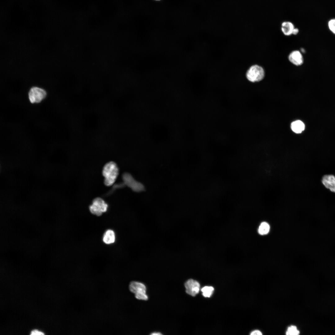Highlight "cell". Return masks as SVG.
I'll return each instance as SVG.
<instances>
[{
    "instance_id": "6da1fadb",
    "label": "cell",
    "mask_w": 335,
    "mask_h": 335,
    "mask_svg": "<svg viewBox=\"0 0 335 335\" xmlns=\"http://www.w3.org/2000/svg\"><path fill=\"white\" fill-rule=\"evenodd\" d=\"M118 168L114 162L111 161L105 164L102 171L105 184L107 186L113 184L118 176Z\"/></svg>"
},
{
    "instance_id": "7a4b0ae2",
    "label": "cell",
    "mask_w": 335,
    "mask_h": 335,
    "mask_svg": "<svg viewBox=\"0 0 335 335\" xmlns=\"http://www.w3.org/2000/svg\"><path fill=\"white\" fill-rule=\"evenodd\" d=\"M265 74L264 70L261 66L255 65L248 69L246 73V77L251 82H258L264 78Z\"/></svg>"
},
{
    "instance_id": "3957f363",
    "label": "cell",
    "mask_w": 335,
    "mask_h": 335,
    "mask_svg": "<svg viewBox=\"0 0 335 335\" xmlns=\"http://www.w3.org/2000/svg\"><path fill=\"white\" fill-rule=\"evenodd\" d=\"M129 288L130 291L135 294L137 299L143 300H148V297L146 294V288L144 284L132 281L130 283Z\"/></svg>"
},
{
    "instance_id": "277c9868",
    "label": "cell",
    "mask_w": 335,
    "mask_h": 335,
    "mask_svg": "<svg viewBox=\"0 0 335 335\" xmlns=\"http://www.w3.org/2000/svg\"><path fill=\"white\" fill-rule=\"evenodd\" d=\"M108 207L107 204L103 199L97 198L93 201L92 204L89 206V210L92 214L100 216L106 212Z\"/></svg>"
},
{
    "instance_id": "5b68a950",
    "label": "cell",
    "mask_w": 335,
    "mask_h": 335,
    "mask_svg": "<svg viewBox=\"0 0 335 335\" xmlns=\"http://www.w3.org/2000/svg\"><path fill=\"white\" fill-rule=\"evenodd\" d=\"M46 96L47 93L44 90L36 87H32L28 93L29 100L30 102L33 104L40 103Z\"/></svg>"
},
{
    "instance_id": "8992f818",
    "label": "cell",
    "mask_w": 335,
    "mask_h": 335,
    "mask_svg": "<svg viewBox=\"0 0 335 335\" xmlns=\"http://www.w3.org/2000/svg\"><path fill=\"white\" fill-rule=\"evenodd\" d=\"M124 183L135 191H141L144 189L142 185L137 181L129 174L125 173L123 176Z\"/></svg>"
},
{
    "instance_id": "52a82bcc",
    "label": "cell",
    "mask_w": 335,
    "mask_h": 335,
    "mask_svg": "<svg viewBox=\"0 0 335 335\" xmlns=\"http://www.w3.org/2000/svg\"><path fill=\"white\" fill-rule=\"evenodd\" d=\"M185 286L186 293L192 296H195L199 292L200 284L196 280L189 279L185 283Z\"/></svg>"
},
{
    "instance_id": "ba28073f",
    "label": "cell",
    "mask_w": 335,
    "mask_h": 335,
    "mask_svg": "<svg viewBox=\"0 0 335 335\" xmlns=\"http://www.w3.org/2000/svg\"><path fill=\"white\" fill-rule=\"evenodd\" d=\"M322 182L326 188L335 193V176L334 175H324L322 178Z\"/></svg>"
},
{
    "instance_id": "9c48e42d",
    "label": "cell",
    "mask_w": 335,
    "mask_h": 335,
    "mask_svg": "<svg viewBox=\"0 0 335 335\" xmlns=\"http://www.w3.org/2000/svg\"><path fill=\"white\" fill-rule=\"evenodd\" d=\"M288 59L291 63L296 66L302 65L303 62L302 54L297 50L293 51L290 53L288 56Z\"/></svg>"
},
{
    "instance_id": "30bf717a",
    "label": "cell",
    "mask_w": 335,
    "mask_h": 335,
    "mask_svg": "<svg viewBox=\"0 0 335 335\" xmlns=\"http://www.w3.org/2000/svg\"><path fill=\"white\" fill-rule=\"evenodd\" d=\"M294 28V25L290 21H285L283 22L281 24V31L286 36L292 34Z\"/></svg>"
},
{
    "instance_id": "8fae6325",
    "label": "cell",
    "mask_w": 335,
    "mask_h": 335,
    "mask_svg": "<svg viewBox=\"0 0 335 335\" xmlns=\"http://www.w3.org/2000/svg\"><path fill=\"white\" fill-rule=\"evenodd\" d=\"M115 234L112 230H108L104 233L103 241L105 243L107 244H111L115 242Z\"/></svg>"
},
{
    "instance_id": "7c38bea8",
    "label": "cell",
    "mask_w": 335,
    "mask_h": 335,
    "mask_svg": "<svg viewBox=\"0 0 335 335\" xmlns=\"http://www.w3.org/2000/svg\"><path fill=\"white\" fill-rule=\"evenodd\" d=\"M305 126L303 123L300 120H297L292 123L291 128L292 131L296 133H301L305 129Z\"/></svg>"
},
{
    "instance_id": "4fadbf2b",
    "label": "cell",
    "mask_w": 335,
    "mask_h": 335,
    "mask_svg": "<svg viewBox=\"0 0 335 335\" xmlns=\"http://www.w3.org/2000/svg\"><path fill=\"white\" fill-rule=\"evenodd\" d=\"M270 230V226L269 224L266 222H262L260 226L258 232L261 235L266 234L268 233Z\"/></svg>"
},
{
    "instance_id": "5bb4252c",
    "label": "cell",
    "mask_w": 335,
    "mask_h": 335,
    "mask_svg": "<svg viewBox=\"0 0 335 335\" xmlns=\"http://www.w3.org/2000/svg\"><path fill=\"white\" fill-rule=\"evenodd\" d=\"M214 288L211 286H206L201 289L203 296L205 297H210L212 294Z\"/></svg>"
},
{
    "instance_id": "9a60e30c",
    "label": "cell",
    "mask_w": 335,
    "mask_h": 335,
    "mask_svg": "<svg viewBox=\"0 0 335 335\" xmlns=\"http://www.w3.org/2000/svg\"><path fill=\"white\" fill-rule=\"evenodd\" d=\"M299 333V331L295 326L291 325L288 328L286 334L288 335H297Z\"/></svg>"
},
{
    "instance_id": "2e32d148",
    "label": "cell",
    "mask_w": 335,
    "mask_h": 335,
    "mask_svg": "<svg viewBox=\"0 0 335 335\" xmlns=\"http://www.w3.org/2000/svg\"><path fill=\"white\" fill-rule=\"evenodd\" d=\"M328 26L330 29L335 34V19L331 20L329 21Z\"/></svg>"
},
{
    "instance_id": "e0dca14e",
    "label": "cell",
    "mask_w": 335,
    "mask_h": 335,
    "mask_svg": "<svg viewBox=\"0 0 335 335\" xmlns=\"http://www.w3.org/2000/svg\"><path fill=\"white\" fill-rule=\"evenodd\" d=\"M30 334L32 335H44V333H43L42 332H41L39 331H38L37 330H33V331H31Z\"/></svg>"
},
{
    "instance_id": "ac0fdd59",
    "label": "cell",
    "mask_w": 335,
    "mask_h": 335,
    "mask_svg": "<svg viewBox=\"0 0 335 335\" xmlns=\"http://www.w3.org/2000/svg\"><path fill=\"white\" fill-rule=\"evenodd\" d=\"M250 335H262V333L261 332V331H259V330H254V331H252V332H251V333H250Z\"/></svg>"
},
{
    "instance_id": "d6986e66",
    "label": "cell",
    "mask_w": 335,
    "mask_h": 335,
    "mask_svg": "<svg viewBox=\"0 0 335 335\" xmlns=\"http://www.w3.org/2000/svg\"><path fill=\"white\" fill-rule=\"evenodd\" d=\"M298 29L297 28H295L293 31L292 34L294 35H297L298 33Z\"/></svg>"
},
{
    "instance_id": "ffe728a7",
    "label": "cell",
    "mask_w": 335,
    "mask_h": 335,
    "mask_svg": "<svg viewBox=\"0 0 335 335\" xmlns=\"http://www.w3.org/2000/svg\"><path fill=\"white\" fill-rule=\"evenodd\" d=\"M152 335H162V333L159 332H154L151 334Z\"/></svg>"
}]
</instances>
